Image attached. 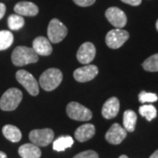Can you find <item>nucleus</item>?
I'll list each match as a JSON object with an SVG mask.
<instances>
[{
    "mask_svg": "<svg viewBox=\"0 0 158 158\" xmlns=\"http://www.w3.org/2000/svg\"><path fill=\"white\" fill-rule=\"evenodd\" d=\"M14 11L20 16L34 17L38 14L39 8L35 4L32 3V2L22 1V2H19L18 4H16V6H14Z\"/></svg>",
    "mask_w": 158,
    "mask_h": 158,
    "instance_id": "obj_14",
    "label": "nucleus"
},
{
    "mask_svg": "<svg viewBox=\"0 0 158 158\" xmlns=\"http://www.w3.org/2000/svg\"><path fill=\"white\" fill-rule=\"evenodd\" d=\"M156 30L158 31V19L157 21H156Z\"/></svg>",
    "mask_w": 158,
    "mask_h": 158,
    "instance_id": "obj_33",
    "label": "nucleus"
},
{
    "mask_svg": "<svg viewBox=\"0 0 158 158\" xmlns=\"http://www.w3.org/2000/svg\"><path fill=\"white\" fill-rule=\"evenodd\" d=\"M129 38L128 32L122 28H115L108 32L106 37V45L113 49L119 48Z\"/></svg>",
    "mask_w": 158,
    "mask_h": 158,
    "instance_id": "obj_8",
    "label": "nucleus"
},
{
    "mask_svg": "<svg viewBox=\"0 0 158 158\" xmlns=\"http://www.w3.org/2000/svg\"><path fill=\"white\" fill-rule=\"evenodd\" d=\"M68 34V29L59 19H53L48 24V36L52 43L61 42Z\"/></svg>",
    "mask_w": 158,
    "mask_h": 158,
    "instance_id": "obj_6",
    "label": "nucleus"
},
{
    "mask_svg": "<svg viewBox=\"0 0 158 158\" xmlns=\"http://www.w3.org/2000/svg\"><path fill=\"white\" fill-rule=\"evenodd\" d=\"M74 143V140L72 139L71 136H61L53 143V148L54 150L61 152L65 149H67L69 148H70Z\"/></svg>",
    "mask_w": 158,
    "mask_h": 158,
    "instance_id": "obj_20",
    "label": "nucleus"
},
{
    "mask_svg": "<svg viewBox=\"0 0 158 158\" xmlns=\"http://www.w3.org/2000/svg\"><path fill=\"white\" fill-rule=\"evenodd\" d=\"M158 100V97L155 93L151 92H146V91H141L139 94V101L141 103H153L156 102Z\"/></svg>",
    "mask_w": 158,
    "mask_h": 158,
    "instance_id": "obj_25",
    "label": "nucleus"
},
{
    "mask_svg": "<svg viewBox=\"0 0 158 158\" xmlns=\"http://www.w3.org/2000/svg\"><path fill=\"white\" fill-rule=\"evenodd\" d=\"M66 112L69 118L78 121H88L92 118L91 111L77 102H70L67 106Z\"/></svg>",
    "mask_w": 158,
    "mask_h": 158,
    "instance_id": "obj_5",
    "label": "nucleus"
},
{
    "mask_svg": "<svg viewBox=\"0 0 158 158\" xmlns=\"http://www.w3.org/2000/svg\"><path fill=\"white\" fill-rule=\"evenodd\" d=\"M25 20L22 16L19 14H11L8 18V27L12 31H18L24 27Z\"/></svg>",
    "mask_w": 158,
    "mask_h": 158,
    "instance_id": "obj_23",
    "label": "nucleus"
},
{
    "mask_svg": "<svg viewBox=\"0 0 158 158\" xmlns=\"http://www.w3.org/2000/svg\"><path fill=\"white\" fill-rule=\"evenodd\" d=\"M136 121H137V115L134 111L132 110L125 111L123 114V125L127 132H133L135 130Z\"/></svg>",
    "mask_w": 158,
    "mask_h": 158,
    "instance_id": "obj_19",
    "label": "nucleus"
},
{
    "mask_svg": "<svg viewBox=\"0 0 158 158\" xmlns=\"http://www.w3.org/2000/svg\"><path fill=\"white\" fill-rule=\"evenodd\" d=\"M119 111V101L117 98L113 97L107 99L102 107V115L105 118H113L117 116Z\"/></svg>",
    "mask_w": 158,
    "mask_h": 158,
    "instance_id": "obj_15",
    "label": "nucleus"
},
{
    "mask_svg": "<svg viewBox=\"0 0 158 158\" xmlns=\"http://www.w3.org/2000/svg\"><path fill=\"white\" fill-rule=\"evenodd\" d=\"M118 158H128V157H127L126 155H122V156H119Z\"/></svg>",
    "mask_w": 158,
    "mask_h": 158,
    "instance_id": "obj_32",
    "label": "nucleus"
},
{
    "mask_svg": "<svg viewBox=\"0 0 158 158\" xmlns=\"http://www.w3.org/2000/svg\"><path fill=\"white\" fill-rule=\"evenodd\" d=\"M76 5L82 7H87V6H92L96 0H73Z\"/></svg>",
    "mask_w": 158,
    "mask_h": 158,
    "instance_id": "obj_27",
    "label": "nucleus"
},
{
    "mask_svg": "<svg viewBox=\"0 0 158 158\" xmlns=\"http://www.w3.org/2000/svg\"><path fill=\"white\" fill-rule=\"evenodd\" d=\"M16 79L18 82L27 90V92L30 95L37 96L39 94L38 82L31 73H29L24 69H19L16 73Z\"/></svg>",
    "mask_w": 158,
    "mask_h": 158,
    "instance_id": "obj_4",
    "label": "nucleus"
},
{
    "mask_svg": "<svg viewBox=\"0 0 158 158\" xmlns=\"http://www.w3.org/2000/svg\"><path fill=\"white\" fill-rule=\"evenodd\" d=\"M62 81V73L60 69L51 68L47 69L40 77L39 84L44 90L51 91L56 89Z\"/></svg>",
    "mask_w": 158,
    "mask_h": 158,
    "instance_id": "obj_2",
    "label": "nucleus"
},
{
    "mask_svg": "<svg viewBox=\"0 0 158 158\" xmlns=\"http://www.w3.org/2000/svg\"><path fill=\"white\" fill-rule=\"evenodd\" d=\"M6 6H5L3 3H0V19L5 16V14H6Z\"/></svg>",
    "mask_w": 158,
    "mask_h": 158,
    "instance_id": "obj_29",
    "label": "nucleus"
},
{
    "mask_svg": "<svg viewBox=\"0 0 158 158\" xmlns=\"http://www.w3.org/2000/svg\"><path fill=\"white\" fill-rule=\"evenodd\" d=\"M149 158H158V149L153 153L152 155H151V156H150Z\"/></svg>",
    "mask_w": 158,
    "mask_h": 158,
    "instance_id": "obj_30",
    "label": "nucleus"
},
{
    "mask_svg": "<svg viewBox=\"0 0 158 158\" xmlns=\"http://www.w3.org/2000/svg\"><path fill=\"white\" fill-rule=\"evenodd\" d=\"M95 135V127L92 124H84L80 126L75 132L76 139L80 142L88 141Z\"/></svg>",
    "mask_w": 158,
    "mask_h": 158,
    "instance_id": "obj_16",
    "label": "nucleus"
},
{
    "mask_svg": "<svg viewBox=\"0 0 158 158\" xmlns=\"http://www.w3.org/2000/svg\"><path fill=\"white\" fill-rule=\"evenodd\" d=\"M126 137L127 131L118 123H114L106 134V140L113 145H118L121 143Z\"/></svg>",
    "mask_w": 158,
    "mask_h": 158,
    "instance_id": "obj_12",
    "label": "nucleus"
},
{
    "mask_svg": "<svg viewBox=\"0 0 158 158\" xmlns=\"http://www.w3.org/2000/svg\"><path fill=\"white\" fill-rule=\"evenodd\" d=\"M33 49L35 51V53L38 56L40 55V56H49L53 51L49 40L43 36H39L34 40Z\"/></svg>",
    "mask_w": 158,
    "mask_h": 158,
    "instance_id": "obj_13",
    "label": "nucleus"
},
{
    "mask_svg": "<svg viewBox=\"0 0 158 158\" xmlns=\"http://www.w3.org/2000/svg\"><path fill=\"white\" fill-rule=\"evenodd\" d=\"M142 67L147 71H150V72L158 71V54L153 55L146 59L142 63Z\"/></svg>",
    "mask_w": 158,
    "mask_h": 158,
    "instance_id": "obj_24",
    "label": "nucleus"
},
{
    "mask_svg": "<svg viewBox=\"0 0 158 158\" xmlns=\"http://www.w3.org/2000/svg\"><path fill=\"white\" fill-rule=\"evenodd\" d=\"M139 113L142 117L146 118L148 121H151L157 115V111L152 105H143L139 108Z\"/></svg>",
    "mask_w": 158,
    "mask_h": 158,
    "instance_id": "obj_22",
    "label": "nucleus"
},
{
    "mask_svg": "<svg viewBox=\"0 0 158 158\" xmlns=\"http://www.w3.org/2000/svg\"><path fill=\"white\" fill-rule=\"evenodd\" d=\"M106 17L116 28H123L127 25V19L122 10L118 7H110L106 11Z\"/></svg>",
    "mask_w": 158,
    "mask_h": 158,
    "instance_id": "obj_9",
    "label": "nucleus"
},
{
    "mask_svg": "<svg viewBox=\"0 0 158 158\" xmlns=\"http://www.w3.org/2000/svg\"><path fill=\"white\" fill-rule=\"evenodd\" d=\"M121 1L125 4H127V5L133 6H140L141 3V0H121Z\"/></svg>",
    "mask_w": 158,
    "mask_h": 158,
    "instance_id": "obj_28",
    "label": "nucleus"
},
{
    "mask_svg": "<svg viewBox=\"0 0 158 158\" xmlns=\"http://www.w3.org/2000/svg\"><path fill=\"white\" fill-rule=\"evenodd\" d=\"M3 135H5L7 140H9L11 142H19L21 140V132L18 128L17 127L12 125H6L3 129Z\"/></svg>",
    "mask_w": 158,
    "mask_h": 158,
    "instance_id": "obj_18",
    "label": "nucleus"
},
{
    "mask_svg": "<svg viewBox=\"0 0 158 158\" xmlns=\"http://www.w3.org/2000/svg\"><path fill=\"white\" fill-rule=\"evenodd\" d=\"M19 154L22 158H40L41 151L34 143H26L19 148Z\"/></svg>",
    "mask_w": 158,
    "mask_h": 158,
    "instance_id": "obj_17",
    "label": "nucleus"
},
{
    "mask_svg": "<svg viewBox=\"0 0 158 158\" xmlns=\"http://www.w3.org/2000/svg\"><path fill=\"white\" fill-rule=\"evenodd\" d=\"M98 74V69L96 65L86 64L84 67L77 69L74 71V78L77 82L85 83L95 78Z\"/></svg>",
    "mask_w": 158,
    "mask_h": 158,
    "instance_id": "obj_10",
    "label": "nucleus"
},
{
    "mask_svg": "<svg viewBox=\"0 0 158 158\" xmlns=\"http://www.w3.org/2000/svg\"><path fill=\"white\" fill-rule=\"evenodd\" d=\"M13 43V34L7 30L0 31V51L6 50Z\"/></svg>",
    "mask_w": 158,
    "mask_h": 158,
    "instance_id": "obj_21",
    "label": "nucleus"
},
{
    "mask_svg": "<svg viewBox=\"0 0 158 158\" xmlns=\"http://www.w3.org/2000/svg\"><path fill=\"white\" fill-rule=\"evenodd\" d=\"M96 56L95 46L91 42H85L82 44L77 53V58L82 64H89Z\"/></svg>",
    "mask_w": 158,
    "mask_h": 158,
    "instance_id": "obj_11",
    "label": "nucleus"
},
{
    "mask_svg": "<svg viewBox=\"0 0 158 158\" xmlns=\"http://www.w3.org/2000/svg\"><path fill=\"white\" fill-rule=\"evenodd\" d=\"M55 137V134L53 130L50 128L44 129H34L30 132L29 139L32 143L36 146L46 147L50 144Z\"/></svg>",
    "mask_w": 158,
    "mask_h": 158,
    "instance_id": "obj_7",
    "label": "nucleus"
},
{
    "mask_svg": "<svg viewBox=\"0 0 158 158\" xmlns=\"http://www.w3.org/2000/svg\"><path fill=\"white\" fill-rule=\"evenodd\" d=\"M0 158H7L6 153H4L3 151H0Z\"/></svg>",
    "mask_w": 158,
    "mask_h": 158,
    "instance_id": "obj_31",
    "label": "nucleus"
},
{
    "mask_svg": "<svg viewBox=\"0 0 158 158\" xmlns=\"http://www.w3.org/2000/svg\"><path fill=\"white\" fill-rule=\"evenodd\" d=\"M21 90L17 88H10L3 94L0 99V108L3 111H13L22 100Z\"/></svg>",
    "mask_w": 158,
    "mask_h": 158,
    "instance_id": "obj_3",
    "label": "nucleus"
},
{
    "mask_svg": "<svg viewBox=\"0 0 158 158\" xmlns=\"http://www.w3.org/2000/svg\"><path fill=\"white\" fill-rule=\"evenodd\" d=\"M73 158H98V153L93 150H86L75 156Z\"/></svg>",
    "mask_w": 158,
    "mask_h": 158,
    "instance_id": "obj_26",
    "label": "nucleus"
},
{
    "mask_svg": "<svg viewBox=\"0 0 158 158\" xmlns=\"http://www.w3.org/2000/svg\"><path fill=\"white\" fill-rule=\"evenodd\" d=\"M12 63L16 66H25L39 61V56L33 49L24 46L17 47L11 54Z\"/></svg>",
    "mask_w": 158,
    "mask_h": 158,
    "instance_id": "obj_1",
    "label": "nucleus"
}]
</instances>
